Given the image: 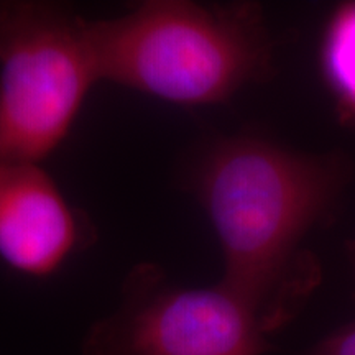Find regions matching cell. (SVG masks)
Returning <instances> with one entry per match:
<instances>
[{"label": "cell", "instance_id": "obj_1", "mask_svg": "<svg viewBox=\"0 0 355 355\" xmlns=\"http://www.w3.org/2000/svg\"><path fill=\"white\" fill-rule=\"evenodd\" d=\"M189 181L219 239L220 283L255 309L268 334L282 329L319 283L316 260L300 243L334 202L339 162L230 137L207 148Z\"/></svg>", "mask_w": 355, "mask_h": 355}, {"label": "cell", "instance_id": "obj_2", "mask_svg": "<svg viewBox=\"0 0 355 355\" xmlns=\"http://www.w3.org/2000/svg\"><path fill=\"white\" fill-rule=\"evenodd\" d=\"M99 78L180 105L216 104L272 73V43L255 3L150 0L89 20Z\"/></svg>", "mask_w": 355, "mask_h": 355}, {"label": "cell", "instance_id": "obj_3", "mask_svg": "<svg viewBox=\"0 0 355 355\" xmlns=\"http://www.w3.org/2000/svg\"><path fill=\"white\" fill-rule=\"evenodd\" d=\"M87 21L56 3L0 0V158L40 163L68 137L101 81Z\"/></svg>", "mask_w": 355, "mask_h": 355}, {"label": "cell", "instance_id": "obj_4", "mask_svg": "<svg viewBox=\"0 0 355 355\" xmlns=\"http://www.w3.org/2000/svg\"><path fill=\"white\" fill-rule=\"evenodd\" d=\"M270 334L224 283L186 288L155 263L128 272L119 308L89 327L83 355H263Z\"/></svg>", "mask_w": 355, "mask_h": 355}, {"label": "cell", "instance_id": "obj_5", "mask_svg": "<svg viewBox=\"0 0 355 355\" xmlns=\"http://www.w3.org/2000/svg\"><path fill=\"white\" fill-rule=\"evenodd\" d=\"M92 241L87 216L40 163L0 158V260L28 277H48Z\"/></svg>", "mask_w": 355, "mask_h": 355}, {"label": "cell", "instance_id": "obj_6", "mask_svg": "<svg viewBox=\"0 0 355 355\" xmlns=\"http://www.w3.org/2000/svg\"><path fill=\"white\" fill-rule=\"evenodd\" d=\"M322 71L343 117L355 121V2L344 3L327 24L321 48Z\"/></svg>", "mask_w": 355, "mask_h": 355}, {"label": "cell", "instance_id": "obj_7", "mask_svg": "<svg viewBox=\"0 0 355 355\" xmlns=\"http://www.w3.org/2000/svg\"><path fill=\"white\" fill-rule=\"evenodd\" d=\"M309 355H355V322L327 336L311 349Z\"/></svg>", "mask_w": 355, "mask_h": 355}, {"label": "cell", "instance_id": "obj_8", "mask_svg": "<svg viewBox=\"0 0 355 355\" xmlns=\"http://www.w3.org/2000/svg\"><path fill=\"white\" fill-rule=\"evenodd\" d=\"M350 250H352V259H354V268H355V242L350 245Z\"/></svg>", "mask_w": 355, "mask_h": 355}]
</instances>
